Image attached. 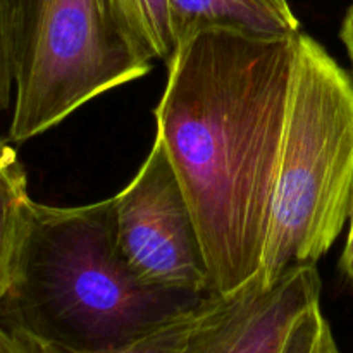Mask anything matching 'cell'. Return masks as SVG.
I'll return each mask as SVG.
<instances>
[{"label": "cell", "mask_w": 353, "mask_h": 353, "mask_svg": "<svg viewBox=\"0 0 353 353\" xmlns=\"http://www.w3.org/2000/svg\"><path fill=\"white\" fill-rule=\"evenodd\" d=\"M299 37L203 30L168 65L155 140L188 200L216 293L261 269Z\"/></svg>", "instance_id": "6da1fadb"}, {"label": "cell", "mask_w": 353, "mask_h": 353, "mask_svg": "<svg viewBox=\"0 0 353 353\" xmlns=\"http://www.w3.org/2000/svg\"><path fill=\"white\" fill-rule=\"evenodd\" d=\"M205 296L152 288L134 278L117 250L114 196L78 207L33 202L0 321L41 343L102 352L192 312Z\"/></svg>", "instance_id": "7a4b0ae2"}, {"label": "cell", "mask_w": 353, "mask_h": 353, "mask_svg": "<svg viewBox=\"0 0 353 353\" xmlns=\"http://www.w3.org/2000/svg\"><path fill=\"white\" fill-rule=\"evenodd\" d=\"M353 195V78L299 37L278 174L259 274L272 285L317 265L343 231Z\"/></svg>", "instance_id": "3957f363"}, {"label": "cell", "mask_w": 353, "mask_h": 353, "mask_svg": "<svg viewBox=\"0 0 353 353\" xmlns=\"http://www.w3.org/2000/svg\"><path fill=\"white\" fill-rule=\"evenodd\" d=\"M107 0H14V102L9 141L61 124L90 100L154 68Z\"/></svg>", "instance_id": "277c9868"}, {"label": "cell", "mask_w": 353, "mask_h": 353, "mask_svg": "<svg viewBox=\"0 0 353 353\" xmlns=\"http://www.w3.org/2000/svg\"><path fill=\"white\" fill-rule=\"evenodd\" d=\"M121 259L143 285L210 295L212 276L179 179L161 141L114 196Z\"/></svg>", "instance_id": "5b68a950"}, {"label": "cell", "mask_w": 353, "mask_h": 353, "mask_svg": "<svg viewBox=\"0 0 353 353\" xmlns=\"http://www.w3.org/2000/svg\"><path fill=\"white\" fill-rule=\"evenodd\" d=\"M319 300L316 265L293 269L269 286L257 272L233 292L205 296L179 353H283L295 324Z\"/></svg>", "instance_id": "8992f818"}, {"label": "cell", "mask_w": 353, "mask_h": 353, "mask_svg": "<svg viewBox=\"0 0 353 353\" xmlns=\"http://www.w3.org/2000/svg\"><path fill=\"white\" fill-rule=\"evenodd\" d=\"M176 45L203 30H233L255 37H295L300 21L288 0H168Z\"/></svg>", "instance_id": "52a82bcc"}, {"label": "cell", "mask_w": 353, "mask_h": 353, "mask_svg": "<svg viewBox=\"0 0 353 353\" xmlns=\"http://www.w3.org/2000/svg\"><path fill=\"white\" fill-rule=\"evenodd\" d=\"M33 202L16 150L0 138V303L16 283Z\"/></svg>", "instance_id": "ba28073f"}, {"label": "cell", "mask_w": 353, "mask_h": 353, "mask_svg": "<svg viewBox=\"0 0 353 353\" xmlns=\"http://www.w3.org/2000/svg\"><path fill=\"white\" fill-rule=\"evenodd\" d=\"M131 43L150 61L171 64L178 54L168 0H107Z\"/></svg>", "instance_id": "9c48e42d"}, {"label": "cell", "mask_w": 353, "mask_h": 353, "mask_svg": "<svg viewBox=\"0 0 353 353\" xmlns=\"http://www.w3.org/2000/svg\"><path fill=\"white\" fill-rule=\"evenodd\" d=\"M196 309H193L188 314H183V316L176 317V319L169 321V323L162 324L157 330L150 331V333L143 334V336L137 338V340L130 341V343L123 345V347L110 348V350L102 352H72L68 350V348L41 343V341L31 340V338L24 336V334H19L33 345L37 353H179L183 347V341L186 338V333H188L190 326H192V321L195 317Z\"/></svg>", "instance_id": "30bf717a"}, {"label": "cell", "mask_w": 353, "mask_h": 353, "mask_svg": "<svg viewBox=\"0 0 353 353\" xmlns=\"http://www.w3.org/2000/svg\"><path fill=\"white\" fill-rule=\"evenodd\" d=\"M283 353H341L319 305L307 310L290 333Z\"/></svg>", "instance_id": "8fae6325"}, {"label": "cell", "mask_w": 353, "mask_h": 353, "mask_svg": "<svg viewBox=\"0 0 353 353\" xmlns=\"http://www.w3.org/2000/svg\"><path fill=\"white\" fill-rule=\"evenodd\" d=\"M14 102V0H0V116Z\"/></svg>", "instance_id": "7c38bea8"}, {"label": "cell", "mask_w": 353, "mask_h": 353, "mask_svg": "<svg viewBox=\"0 0 353 353\" xmlns=\"http://www.w3.org/2000/svg\"><path fill=\"white\" fill-rule=\"evenodd\" d=\"M0 353H37L33 345L0 321Z\"/></svg>", "instance_id": "4fadbf2b"}, {"label": "cell", "mask_w": 353, "mask_h": 353, "mask_svg": "<svg viewBox=\"0 0 353 353\" xmlns=\"http://www.w3.org/2000/svg\"><path fill=\"white\" fill-rule=\"evenodd\" d=\"M348 221H350V228H348V236L347 243H345L343 254H341L340 268L343 274L347 276L348 281L353 285V195L350 203V214H348Z\"/></svg>", "instance_id": "5bb4252c"}, {"label": "cell", "mask_w": 353, "mask_h": 353, "mask_svg": "<svg viewBox=\"0 0 353 353\" xmlns=\"http://www.w3.org/2000/svg\"><path fill=\"white\" fill-rule=\"evenodd\" d=\"M341 41H343L345 48L348 52L352 65H353V3L348 7L347 14H345L343 24H341Z\"/></svg>", "instance_id": "9a60e30c"}]
</instances>
